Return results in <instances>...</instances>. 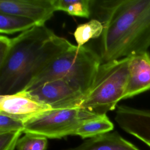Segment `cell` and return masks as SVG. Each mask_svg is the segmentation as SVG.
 I'll return each instance as SVG.
<instances>
[{"label": "cell", "instance_id": "cell-1", "mask_svg": "<svg viewBox=\"0 0 150 150\" xmlns=\"http://www.w3.org/2000/svg\"><path fill=\"white\" fill-rule=\"evenodd\" d=\"M91 14L103 25L98 53L102 63L148 51L150 0H92Z\"/></svg>", "mask_w": 150, "mask_h": 150}, {"label": "cell", "instance_id": "cell-2", "mask_svg": "<svg viewBox=\"0 0 150 150\" xmlns=\"http://www.w3.org/2000/svg\"><path fill=\"white\" fill-rule=\"evenodd\" d=\"M73 45L43 26H35L12 38L10 52L0 64V94L24 90L58 56Z\"/></svg>", "mask_w": 150, "mask_h": 150}, {"label": "cell", "instance_id": "cell-3", "mask_svg": "<svg viewBox=\"0 0 150 150\" xmlns=\"http://www.w3.org/2000/svg\"><path fill=\"white\" fill-rule=\"evenodd\" d=\"M101 64L99 54L90 47L73 45L49 63L24 90L32 89L50 80L62 79L86 96Z\"/></svg>", "mask_w": 150, "mask_h": 150}, {"label": "cell", "instance_id": "cell-4", "mask_svg": "<svg viewBox=\"0 0 150 150\" xmlns=\"http://www.w3.org/2000/svg\"><path fill=\"white\" fill-rule=\"evenodd\" d=\"M129 59L128 57L102 63L80 108L98 115L117 108L127 88Z\"/></svg>", "mask_w": 150, "mask_h": 150}, {"label": "cell", "instance_id": "cell-5", "mask_svg": "<svg viewBox=\"0 0 150 150\" xmlns=\"http://www.w3.org/2000/svg\"><path fill=\"white\" fill-rule=\"evenodd\" d=\"M97 116L80 107L51 110L25 121L23 133L61 139L75 135L77 129L83 123Z\"/></svg>", "mask_w": 150, "mask_h": 150}, {"label": "cell", "instance_id": "cell-6", "mask_svg": "<svg viewBox=\"0 0 150 150\" xmlns=\"http://www.w3.org/2000/svg\"><path fill=\"white\" fill-rule=\"evenodd\" d=\"M36 101L53 110L80 107L85 95L67 81L54 79L26 90Z\"/></svg>", "mask_w": 150, "mask_h": 150}, {"label": "cell", "instance_id": "cell-7", "mask_svg": "<svg viewBox=\"0 0 150 150\" xmlns=\"http://www.w3.org/2000/svg\"><path fill=\"white\" fill-rule=\"evenodd\" d=\"M51 110L50 107L34 100L26 90L0 96V114L23 122Z\"/></svg>", "mask_w": 150, "mask_h": 150}, {"label": "cell", "instance_id": "cell-8", "mask_svg": "<svg viewBox=\"0 0 150 150\" xmlns=\"http://www.w3.org/2000/svg\"><path fill=\"white\" fill-rule=\"evenodd\" d=\"M56 11L53 0H1L0 13L29 19L36 26L45 25Z\"/></svg>", "mask_w": 150, "mask_h": 150}, {"label": "cell", "instance_id": "cell-9", "mask_svg": "<svg viewBox=\"0 0 150 150\" xmlns=\"http://www.w3.org/2000/svg\"><path fill=\"white\" fill-rule=\"evenodd\" d=\"M115 120L126 132L145 144L150 142V110L117 105Z\"/></svg>", "mask_w": 150, "mask_h": 150}, {"label": "cell", "instance_id": "cell-10", "mask_svg": "<svg viewBox=\"0 0 150 150\" xmlns=\"http://www.w3.org/2000/svg\"><path fill=\"white\" fill-rule=\"evenodd\" d=\"M128 70V83L123 100L150 90L149 53L147 51L130 56Z\"/></svg>", "mask_w": 150, "mask_h": 150}, {"label": "cell", "instance_id": "cell-11", "mask_svg": "<svg viewBox=\"0 0 150 150\" xmlns=\"http://www.w3.org/2000/svg\"><path fill=\"white\" fill-rule=\"evenodd\" d=\"M63 150H139L117 131L88 138L79 145Z\"/></svg>", "mask_w": 150, "mask_h": 150}, {"label": "cell", "instance_id": "cell-12", "mask_svg": "<svg viewBox=\"0 0 150 150\" xmlns=\"http://www.w3.org/2000/svg\"><path fill=\"white\" fill-rule=\"evenodd\" d=\"M113 129V123L107 114H103L83 123L77 129L75 135H78L83 139H88L110 132Z\"/></svg>", "mask_w": 150, "mask_h": 150}, {"label": "cell", "instance_id": "cell-13", "mask_svg": "<svg viewBox=\"0 0 150 150\" xmlns=\"http://www.w3.org/2000/svg\"><path fill=\"white\" fill-rule=\"evenodd\" d=\"M36 26L33 21L15 15L0 13V33L13 34L26 31Z\"/></svg>", "mask_w": 150, "mask_h": 150}, {"label": "cell", "instance_id": "cell-14", "mask_svg": "<svg viewBox=\"0 0 150 150\" xmlns=\"http://www.w3.org/2000/svg\"><path fill=\"white\" fill-rule=\"evenodd\" d=\"M56 11H62L69 15L88 18L91 15L92 0H53Z\"/></svg>", "mask_w": 150, "mask_h": 150}, {"label": "cell", "instance_id": "cell-15", "mask_svg": "<svg viewBox=\"0 0 150 150\" xmlns=\"http://www.w3.org/2000/svg\"><path fill=\"white\" fill-rule=\"evenodd\" d=\"M103 31L102 23L96 19H92L87 22L79 24L73 33L77 46H84L90 40L101 37Z\"/></svg>", "mask_w": 150, "mask_h": 150}, {"label": "cell", "instance_id": "cell-16", "mask_svg": "<svg viewBox=\"0 0 150 150\" xmlns=\"http://www.w3.org/2000/svg\"><path fill=\"white\" fill-rule=\"evenodd\" d=\"M47 147V138L30 133H25L16 145L17 150H46Z\"/></svg>", "mask_w": 150, "mask_h": 150}, {"label": "cell", "instance_id": "cell-17", "mask_svg": "<svg viewBox=\"0 0 150 150\" xmlns=\"http://www.w3.org/2000/svg\"><path fill=\"white\" fill-rule=\"evenodd\" d=\"M24 122L11 117L0 114V134L22 131L23 132Z\"/></svg>", "mask_w": 150, "mask_h": 150}, {"label": "cell", "instance_id": "cell-18", "mask_svg": "<svg viewBox=\"0 0 150 150\" xmlns=\"http://www.w3.org/2000/svg\"><path fill=\"white\" fill-rule=\"evenodd\" d=\"M22 133V131L1 133L0 150H14Z\"/></svg>", "mask_w": 150, "mask_h": 150}, {"label": "cell", "instance_id": "cell-19", "mask_svg": "<svg viewBox=\"0 0 150 150\" xmlns=\"http://www.w3.org/2000/svg\"><path fill=\"white\" fill-rule=\"evenodd\" d=\"M12 45V38L6 36H0V64H2L8 57Z\"/></svg>", "mask_w": 150, "mask_h": 150}, {"label": "cell", "instance_id": "cell-20", "mask_svg": "<svg viewBox=\"0 0 150 150\" xmlns=\"http://www.w3.org/2000/svg\"><path fill=\"white\" fill-rule=\"evenodd\" d=\"M146 145H147L149 148H150V142H149V143H147V144H146Z\"/></svg>", "mask_w": 150, "mask_h": 150}]
</instances>
